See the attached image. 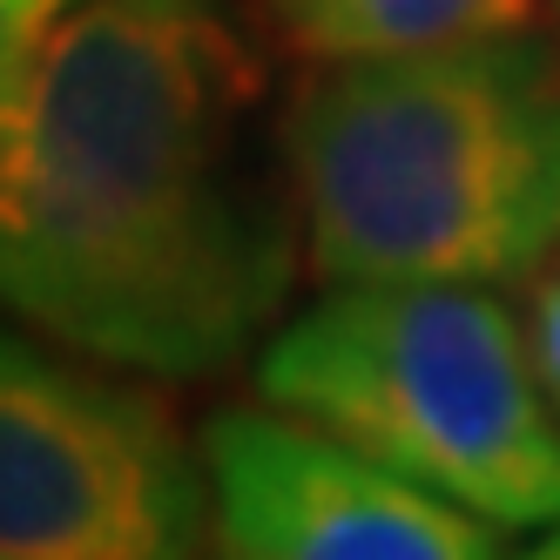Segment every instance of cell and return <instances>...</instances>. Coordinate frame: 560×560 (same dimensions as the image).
Instances as JSON below:
<instances>
[{
    "mask_svg": "<svg viewBox=\"0 0 560 560\" xmlns=\"http://www.w3.org/2000/svg\"><path fill=\"white\" fill-rule=\"evenodd\" d=\"M304 270L230 0H74L0 74V311L136 378H223Z\"/></svg>",
    "mask_w": 560,
    "mask_h": 560,
    "instance_id": "6da1fadb",
    "label": "cell"
},
{
    "mask_svg": "<svg viewBox=\"0 0 560 560\" xmlns=\"http://www.w3.org/2000/svg\"><path fill=\"white\" fill-rule=\"evenodd\" d=\"M277 142L325 284H513L560 244V61L527 27L311 61Z\"/></svg>",
    "mask_w": 560,
    "mask_h": 560,
    "instance_id": "7a4b0ae2",
    "label": "cell"
},
{
    "mask_svg": "<svg viewBox=\"0 0 560 560\" xmlns=\"http://www.w3.org/2000/svg\"><path fill=\"white\" fill-rule=\"evenodd\" d=\"M257 398L493 527L560 520V419L479 284H331L257 345Z\"/></svg>",
    "mask_w": 560,
    "mask_h": 560,
    "instance_id": "3957f363",
    "label": "cell"
},
{
    "mask_svg": "<svg viewBox=\"0 0 560 560\" xmlns=\"http://www.w3.org/2000/svg\"><path fill=\"white\" fill-rule=\"evenodd\" d=\"M210 534L203 446L163 398L0 325V560H203Z\"/></svg>",
    "mask_w": 560,
    "mask_h": 560,
    "instance_id": "277c9868",
    "label": "cell"
},
{
    "mask_svg": "<svg viewBox=\"0 0 560 560\" xmlns=\"http://www.w3.org/2000/svg\"><path fill=\"white\" fill-rule=\"evenodd\" d=\"M223 560H500V527L277 406L203 425Z\"/></svg>",
    "mask_w": 560,
    "mask_h": 560,
    "instance_id": "5b68a950",
    "label": "cell"
},
{
    "mask_svg": "<svg viewBox=\"0 0 560 560\" xmlns=\"http://www.w3.org/2000/svg\"><path fill=\"white\" fill-rule=\"evenodd\" d=\"M257 8L298 61L419 55L479 34H520L534 21V0H257Z\"/></svg>",
    "mask_w": 560,
    "mask_h": 560,
    "instance_id": "8992f818",
    "label": "cell"
},
{
    "mask_svg": "<svg viewBox=\"0 0 560 560\" xmlns=\"http://www.w3.org/2000/svg\"><path fill=\"white\" fill-rule=\"evenodd\" d=\"M74 8V0H0V74H8L42 34Z\"/></svg>",
    "mask_w": 560,
    "mask_h": 560,
    "instance_id": "52a82bcc",
    "label": "cell"
},
{
    "mask_svg": "<svg viewBox=\"0 0 560 560\" xmlns=\"http://www.w3.org/2000/svg\"><path fill=\"white\" fill-rule=\"evenodd\" d=\"M534 358H540V385H547V406L560 419V270L540 284L534 298Z\"/></svg>",
    "mask_w": 560,
    "mask_h": 560,
    "instance_id": "ba28073f",
    "label": "cell"
},
{
    "mask_svg": "<svg viewBox=\"0 0 560 560\" xmlns=\"http://www.w3.org/2000/svg\"><path fill=\"white\" fill-rule=\"evenodd\" d=\"M520 560H560V520H553V534H540L527 553H520Z\"/></svg>",
    "mask_w": 560,
    "mask_h": 560,
    "instance_id": "9c48e42d",
    "label": "cell"
}]
</instances>
